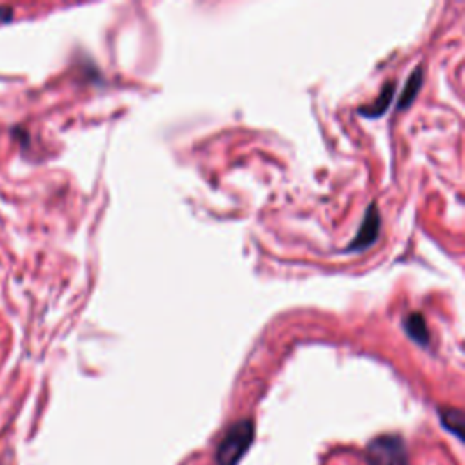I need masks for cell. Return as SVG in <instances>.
Here are the masks:
<instances>
[{
	"label": "cell",
	"instance_id": "obj_1",
	"mask_svg": "<svg viewBox=\"0 0 465 465\" xmlns=\"http://www.w3.org/2000/svg\"><path fill=\"white\" fill-rule=\"evenodd\" d=\"M253 440H255V422L249 418L238 420L220 440L214 460L219 465H237L249 451Z\"/></svg>",
	"mask_w": 465,
	"mask_h": 465
},
{
	"label": "cell",
	"instance_id": "obj_2",
	"mask_svg": "<svg viewBox=\"0 0 465 465\" xmlns=\"http://www.w3.org/2000/svg\"><path fill=\"white\" fill-rule=\"evenodd\" d=\"M365 458L369 465H407V447L404 438L398 434H382L373 438L365 449Z\"/></svg>",
	"mask_w": 465,
	"mask_h": 465
},
{
	"label": "cell",
	"instance_id": "obj_3",
	"mask_svg": "<svg viewBox=\"0 0 465 465\" xmlns=\"http://www.w3.org/2000/svg\"><path fill=\"white\" fill-rule=\"evenodd\" d=\"M380 228H382V219H380L378 205H376V202H373L367 207V211H365L364 220H362L360 228L356 231V237L353 238V242L347 246V251L358 253L373 246L378 240Z\"/></svg>",
	"mask_w": 465,
	"mask_h": 465
},
{
	"label": "cell",
	"instance_id": "obj_4",
	"mask_svg": "<svg viewBox=\"0 0 465 465\" xmlns=\"http://www.w3.org/2000/svg\"><path fill=\"white\" fill-rule=\"evenodd\" d=\"M404 329H406L407 337H409L411 340H415L418 346H429L431 337H429V327L427 322H425V316L422 315V313H416L415 311V313L407 315L406 318H404Z\"/></svg>",
	"mask_w": 465,
	"mask_h": 465
},
{
	"label": "cell",
	"instance_id": "obj_5",
	"mask_svg": "<svg viewBox=\"0 0 465 465\" xmlns=\"http://www.w3.org/2000/svg\"><path fill=\"white\" fill-rule=\"evenodd\" d=\"M394 91H397V82H394V80H389V82H385V86H383L378 98H376L371 105L360 108L358 113H362L364 117H367V119H376V117H380V115H383L388 111V108L392 102V96H394Z\"/></svg>",
	"mask_w": 465,
	"mask_h": 465
},
{
	"label": "cell",
	"instance_id": "obj_6",
	"mask_svg": "<svg viewBox=\"0 0 465 465\" xmlns=\"http://www.w3.org/2000/svg\"><path fill=\"white\" fill-rule=\"evenodd\" d=\"M422 82H424V68L418 66V68L411 73L409 80H407L406 87H404V91L400 95V101H398V110H406L413 104V101L418 95L420 87H422Z\"/></svg>",
	"mask_w": 465,
	"mask_h": 465
},
{
	"label": "cell",
	"instance_id": "obj_7",
	"mask_svg": "<svg viewBox=\"0 0 465 465\" xmlns=\"http://www.w3.org/2000/svg\"><path fill=\"white\" fill-rule=\"evenodd\" d=\"M440 420H442L443 427H445L447 431H451L458 440H464L465 416L460 409H455V407L440 409Z\"/></svg>",
	"mask_w": 465,
	"mask_h": 465
}]
</instances>
